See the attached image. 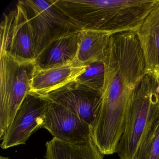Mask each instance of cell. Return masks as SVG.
<instances>
[{
	"instance_id": "1",
	"label": "cell",
	"mask_w": 159,
	"mask_h": 159,
	"mask_svg": "<svg viewBox=\"0 0 159 159\" xmlns=\"http://www.w3.org/2000/svg\"><path fill=\"white\" fill-rule=\"evenodd\" d=\"M103 62L102 104L93 137L100 149L113 152L124 131L131 98L146 75L145 58L136 33L111 35Z\"/></svg>"
},
{
	"instance_id": "2",
	"label": "cell",
	"mask_w": 159,
	"mask_h": 159,
	"mask_svg": "<svg viewBox=\"0 0 159 159\" xmlns=\"http://www.w3.org/2000/svg\"><path fill=\"white\" fill-rule=\"evenodd\" d=\"M159 0H71L68 17L81 30L136 32Z\"/></svg>"
},
{
	"instance_id": "3",
	"label": "cell",
	"mask_w": 159,
	"mask_h": 159,
	"mask_svg": "<svg viewBox=\"0 0 159 159\" xmlns=\"http://www.w3.org/2000/svg\"><path fill=\"white\" fill-rule=\"evenodd\" d=\"M156 79L147 74L136 89L126 112L124 131L116 152L120 159H134L150 125L159 112Z\"/></svg>"
},
{
	"instance_id": "4",
	"label": "cell",
	"mask_w": 159,
	"mask_h": 159,
	"mask_svg": "<svg viewBox=\"0 0 159 159\" xmlns=\"http://www.w3.org/2000/svg\"><path fill=\"white\" fill-rule=\"evenodd\" d=\"M0 139L11 124L16 114L29 93L36 65L21 61L5 52L0 56Z\"/></svg>"
},
{
	"instance_id": "5",
	"label": "cell",
	"mask_w": 159,
	"mask_h": 159,
	"mask_svg": "<svg viewBox=\"0 0 159 159\" xmlns=\"http://www.w3.org/2000/svg\"><path fill=\"white\" fill-rule=\"evenodd\" d=\"M20 2L26 11L34 31L35 59L55 41L81 30L54 5L52 0Z\"/></svg>"
},
{
	"instance_id": "6",
	"label": "cell",
	"mask_w": 159,
	"mask_h": 159,
	"mask_svg": "<svg viewBox=\"0 0 159 159\" xmlns=\"http://www.w3.org/2000/svg\"><path fill=\"white\" fill-rule=\"evenodd\" d=\"M2 52L21 61H35L34 31L20 1L16 9L4 15L1 24V52Z\"/></svg>"
},
{
	"instance_id": "7",
	"label": "cell",
	"mask_w": 159,
	"mask_h": 159,
	"mask_svg": "<svg viewBox=\"0 0 159 159\" xmlns=\"http://www.w3.org/2000/svg\"><path fill=\"white\" fill-rule=\"evenodd\" d=\"M49 105L44 98L27 94L4 134L1 148L7 149L25 144L31 135L42 128Z\"/></svg>"
},
{
	"instance_id": "8",
	"label": "cell",
	"mask_w": 159,
	"mask_h": 159,
	"mask_svg": "<svg viewBox=\"0 0 159 159\" xmlns=\"http://www.w3.org/2000/svg\"><path fill=\"white\" fill-rule=\"evenodd\" d=\"M43 98L79 116L90 126L93 132L101 109L102 93L74 82Z\"/></svg>"
},
{
	"instance_id": "9",
	"label": "cell",
	"mask_w": 159,
	"mask_h": 159,
	"mask_svg": "<svg viewBox=\"0 0 159 159\" xmlns=\"http://www.w3.org/2000/svg\"><path fill=\"white\" fill-rule=\"evenodd\" d=\"M42 128L48 130L53 138L69 143L86 142L93 138L91 127L79 116L51 101Z\"/></svg>"
},
{
	"instance_id": "10",
	"label": "cell",
	"mask_w": 159,
	"mask_h": 159,
	"mask_svg": "<svg viewBox=\"0 0 159 159\" xmlns=\"http://www.w3.org/2000/svg\"><path fill=\"white\" fill-rule=\"evenodd\" d=\"M86 66L78 60L64 66L42 69L35 66L29 93L46 96L76 81L85 71Z\"/></svg>"
},
{
	"instance_id": "11",
	"label": "cell",
	"mask_w": 159,
	"mask_h": 159,
	"mask_svg": "<svg viewBox=\"0 0 159 159\" xmlns=\"http://www.w3.org/2000/svg\"><path fill=\"white\" fill-rule=\"evenodd\" d=\"M146 65V74L159 80V3L136 32Z\"/></svg>"
},
{
	"instance_id": "12",
	"label": "cell",
	"mask_w": 159,
	"mask_h": 159,
	"mask_svg": "<svg viewBox=\"0 0 159 159\" xmlns=\"http://www.w3.org/2000/svg\"><path fill=\"white\" fill-rule=\"evenodd\" d=\"M80 31L62 37L48 45L35 59L36 66L46 69L68 65L77 60Z\"/></svg>"
},
{
	"instance_id": "13",
	"label": "cell",
	"mask_w": 159,
	"mask_h": 159,
	"mask_svg": "<svg viewBox=\"0 0 159 159\" xmlns=\"http://www.w3.org/2000/svg\"><path fill=\"white\" fill-rule=\"evenodd\" d=\"M46 159H103L93 138L86 142L72 143L53 138L46 143Z\"/></svg>"
},
{
	"instance_id": "14",
	"label": "cell",
	"mask_w": 159,
	"mask_h": 159,
	"mask_svg": "<svg viewBox=\"0 0 159 159\" xmlns=\"http://www.w3.org/2000/svg\"><path fill=\"white\" fill-rule=\"evenodd\" d=\"M110 34L99 31L82 30L77 60L82 65L103 62L109 42Z\"/></svg>"
},
{
	"instance_id": "15",
	"label": "cell",
	"mask_w": 159,
	"mask_h": 159,
	"mask_svg": "<svg viewBox=\"0 0 159 159\" xmlns=\"http://www.w3.org/2000/svg\"><path fill=\"white\" fill-rule=\"evenodd\" d=\"M134 159H159V112L150 125Z\"/></svg>"
},
{
	"instance_id": "16",
	"label": "cell",
	"mask_w": 159,
	"mask_h": 159,
	"mask_svg": "<svg viewBox=\"0 0 159 159\" xmlns=\"http://www.w3.org/2000/svg\"><path fill=\"white\" fill-rule=\"evenodd\" d=\"M105 68L103 62L91 63L78 77L75 83L80 86L102 93L105 81Z\"/></svg>"
},
{
	"instance_id": "17",
	"label": "cell",
	"mask_w": 159,
	"mask_h": 159,
	"mask_svg": "<svg viewBox=\"0 0 159 159\" xmlns=\"http://www.w3.org/2000/svg\"><path fill=\"white\" fill-rule=\"evenodd\" d=\"M157 86L156 87V92H157V93L159 95V80L158 81H157Z\"/></svg>"
},
{
	"instance_id": "18",
	"label": "cell",
	"mask_w": 159,
	"mask_h": 159,
	"mask_svg": "<svg viewBox=\"0 0 159 159\" xmlns=\"http://www.w3.org/2000/svg\"><path fill=\"white\" fill-rule=\"evenodd\" d=\"M9 159V158H8V157H3V156H1V157H0V159Z\"/></svg>"
}]
</instances>
